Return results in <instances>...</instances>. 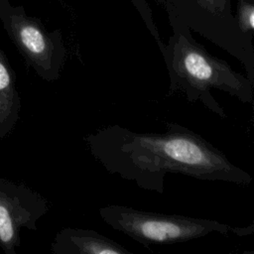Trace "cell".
<instances>
[{
    "instance_id": "obj_1",
    "label": "cell",
    "mask_w": 254,
    "mask_h": 254,
    "mask_svg": "<svg viewBox=\"0 0 254 254\" xmlns=\"http://www.w3.org/2000/svg\"><path fill=\"white\" fill-rule=\"evenodd\" d=\"M84 140L93 158L109 174L144 190L163 193L169 174L238 186L253 182L251 174L231 163L202 136L173 122L167 123L165 132H135L108 125Z\"/></svg>"
},
{
    "instance_id": "obj_2",
    "label": "cell",
    "mask_w": 254,
    "mask_h": 254,
    "mask_svg": "<svg viewBox=\"0 0 254 254\" xmlns=\"http://www.w3.org/2000/svg\"><path fill=\"white\" fill-rule=\"evenodd\" d=\"M162 53L170 81L169 95H178L190 103L199 102L222 119L227 115L212 96L211 89L252 104L254 87L250 79L233 70L225 61L210 55L189 34L176 32Z\"/></svg>"
},
{
    "instance_id": "obj_3",
    "label": "cell",
    "mask_w": 254,
    "mask_h": 254,
    "mask_svg": "<svg viewBox=\"0 0 254 254\" xmlns=\"http://www.w3.org/2000/svg\"><path fill=\"white\" fill-rule=\"evenodd\" d=\"M98 213L111 228L145 247L173 245L209 234L246 236L254 233V219L250 225L239 227L213 219L154 212L118 204L104 205Z\"/></svg>"
},
{
    "instance_id": "obj_4",
    "label": "cell",
    "mask_w": 254,
    "mask_h": 254,
    "mask_svg": "<svg viewBox=\"0 0 254 254\" xmlns=\"http://www.w3.org/2000/svg\"><path fill=\"white\" fill-rule=\"evenodd\" d=\"M46 197L24 183L0 178V248L16 254L22 230H38L39 220L49 211Z\"/></svg>"
},
{
    "instance_id": "obj_5",
    "label": "cell",
    "mask_w": 254,
    "mask_h": 254,
    "mask_svg": "<svg viewBox=\"0 0 254 254\" xmlns=\"http://www.w3.org/2000/svg\"><path fill=\"white\" fill-rule=\"evenodd\" d=\"M8 31L26 64L43 80L60 78L65 62V50L58 35L46 32L40 24L13 14L9 18Z\"/></svg>"
},
{
    "instance_id": "obj_6",
    "label": "cell",
    "mask_w": 254,
    "mask_h": 254,
    "mask_svg": "<svg viewBox=\"0 0 254 254\" xmlns=\"http://www.w3.org/2000/svg\"><path fill=\"white\" fill-rule=\"evenodd\" d=\"M50 250L54 254H130L123 245L95 230L74 227L58 231Z\"/></svg>"
},
{
    "instance_id": "obj_7",
    "label": "cell",
    "mask_w": 254,
    "mask_h": 254,
    "mask_svg": "<svg viewBox=\"0 0 254 254\" xmlns=\"http://www.w3.org/2000/svg\"><path fill=\"white\" fill-rule=\"evenodd\" d=\"M21 97L17 76L0 49V141L11 134L20 118Z\"/></svg>"
},
{
    "instance_id": "obj_8",
    "label": "cell",
    "mask_w": 254,
    "mask_h": 254,
    "mask_svg": "<svg viewBox=\"0 0 254 254\" xmlns=\"http://www.w3.org/2000/svg\"><path fill=\"white\" fill-rule=\"evenodd\" d=\"M237 12V26L239 29L246 34L254 32V4L240 1Z\"/></svg>"
},
{
    "instance_id": "obj_9",
    "label": "cell",
    "mask_w": 254,
    "mask_h": 254,
    "mask_svg": "<svg viewBox=\"0 0 254 254\" xmlns=\"http://www.w3.org/2000/svg\"><path fill=\"white\" fill-rule=\"evenodd\" d=\"M200 6H202L208 12L218 15L223 12L226 4V0H196Z\"/></svg>"
},
{
    "instance_id": "obj_10",
    "label": "cell",
    "mask_w": 254,
    "mask_h": 254,
    "mask_svg": "<svg viewBox=\"0 0 254 254\" xmlns=\"http://www.w3.org/2000/svg\"><path fill=\"white\" fill-rule=\"evenodd\" d=\"M243 253H249V254H254V249H253V250H247V251H244Z\"/></svg>"
},
{
    "instance_id": "obj_11",
    "label": "cell",
    "mask_w": 254,
    "mask_h": 254,
    "mask_svg": "<svg viewBox=\"0 0 254 254\" xmlns=\"http://www.w3.org/2000/svg\"><path fill=\"white\" fill-rule=\"evenodd\" d=\"M251 106H252V111H253V117H252V119L254 120V100H253V102H252Z\"/></svg>"
}]
</instances>
